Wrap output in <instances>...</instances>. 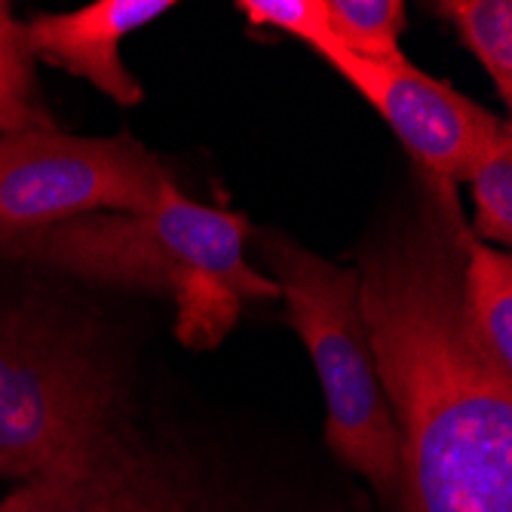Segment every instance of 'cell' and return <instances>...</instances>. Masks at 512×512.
Returning <instances> with one entry per match:
<instances>
[{"label":"cell","instance_id":"cell-11","mask_svg":"<svg viewBox=\"0 0 512 512\" xmlns=\"http://www.w3.org/2000/svg\"><path fill=\"white\" fill-rule=\"evenodd\" d=\"M433 10L454 25L482 62L503 105L512 99V4L509 0H442Z\"/></svg>","mask_w":512,"mask_h":512},{"label":"cell","instance_id":"cell-10","mask_svg":"<svg viewBox=\"0 0 512 512\" xmlns=\"http://www.w3.org/2000/svg\"><path fill=\"white\" fill-rule=\"evenodd\" d=\"M463 181L473 191L470 234L485 246L512 243V132L509 123L491 114L479 129Z\"/></svg>","mask_w":512,"mask_h":512},{"label":"cell","instance_id":"cell-6","mask_svg":"<svg viewBox=\"0 0 512 512\" xmlns=\"http://www.w3.org/2000/svg\"><path fill=\"white\" fill-rule=\"evenodd\" d=\"M319 59L329 62L390 123L417 172L454 184L463 181L473 142L491 111L460 96L445 80L414 68L408 59L371 62L344 50Z\"/></svg>","mask_w":512,"mask_h":512},{"label":"cell","instance_id":"cell-4","mask_svg":"<svg viewBox=\"0 0 512 512\" xmlns=\"http://www.w3.org/2000/svg\"><path fill=\"white\" fill-rule=\"evenodd\" d=\"M258 249L273 270L289 322L325 393V445L384 500L399 494V436L362 316L359 273L264 230Z\"/></svg>","mask_w":512,"mask_h":512},{"label":"cell","instance_id":"cell-1","mask_svg":"<svg viewBox=\"0 0 512 512\" xmlns=\"http://www.w3.org/2000/svg\"><path fill=\"white\" fill-rule=\"evenodd\" d=\"M414 181V200L356 255L399 436V497L405 512H512V371L463 310L470 221L454 181L424 172Z\"/></svg>","mask_w":512,"mask_h":512},{"label":"cell","instance_id":"cell-13","mask_svg":"<svg viewBox=\"0 0 512 512\" xmlns=\"http://www.w3.org/2000/svg\"><path fill=\"white\" fill-rule=\"evenodd\" d=\"M53 126V117L37 102L34 56L28 50L25 25H19L10 4L0 0V135Z\"/></svg>","mask_w":512,"mask_h":512},{"label":"cell","instance_id":"cell-8","mask_svg":"<svg viewBox=\"0 0 512 512\" xmlns=\"http://www.w3.org/2000/svg\"><path fill=\"white\" fill-rule=\"evenodd\" d=\"M0 512H191V506L148 457L114 436L80 467L25 482L0 500Z\"/></svg>","mask_w":512,"mask_h":512},{"label":"cell","instance_id":"cell-12","mask_svg":"<svg viewBox=\"0 0 512 512\" xmlns=\"http://www.w3.org/2000/svg\"><path fill=\"white\" fill-rule=\"evenodd\" d=\"M325 16L338 50L371 62L405 59L399 46L405 31L402 0H325Z\"/></svg>","mask_w":512,"mask_h":512},{"label":"cell","instance_id":"cell-3","mask_svg":"<svg viewBox=\"0 0 512 512\" xmlns=\"http://www.w3.org/2000/svg\"><path fill=\"white\" fill-rule=\"evenodd\" d=\"M120 381L96 341L28 310H0V479L74 470L120 436Z\"/></svg>","mask_w":512,"mask_h":512},{"label":"cell","instance_id":"cell-14","mask_svg":"<svg viewBox=\"0 0 512 512\" xmlns=\"http://www.w3.org/2000/svg\"><path fill=\"white\" fill-rule=\"evenodd\" d=\"M237 10L252 28H273L304 40L316 56L338 50L325 16V0H240Z\"/></svg>","mask_w":512,"mask_h":512},{"label":"cell","instance_id":"cell-2","mask_svg":"<svg viewBox=\"0 0 512 512\" xmlns=\"http://www.w3.org/2000/svg\"><path fill=\"white\" fill-rule=\"evenodd\" d=\"M252 224L240 212L184 197L172 178L148 212H96L43 227L0 249L86 283L172 295L184 344L215 347L246 301H273L279 286L252 267Z\"/></svg>","mask_w":512,"mask_h":512},{"label":"cell","instance_id":"cell-9","mask_svg":"<svg viewBox=\"0 0 512 512\" xmlns=\"http://www.w3.org/2000/svg\"><path fill=\"white\" fill-rule=\"evenodd\" d=\"M463 310L491 359L512 371V258L473 234L463 261Z\"/></svg>","mask_w":512,"mask_h":512},{"label":"cell","instance_id":"cell-5","mask_svg":"<svg viewBox=\"0 0 512 512\" xmlns=\"http://www.w3.org/2000/svg\"><path fill=\"white\" fill-rule=\"evenodd\" d=\"M166 181L132 135L80 138L56 126L0 135V249L68 218L148 212Z\"/></svg>","mask_w":512,"mask_h":512},{"label":"cell","instance_id":"cell-7","mask_svg":"<svg viewBox=\"0 0 512 512\" xmlns=\"http://www.w3.org/2000/svg\"><path fill=\"white\" fill-rule=\"evenodd\" d=\"M175 10L172 0H99L71 13H43L25 25L34 59L83 77L117 105L142 102V83L123 65L120 43Z\"/></svg>","mask_w":512,"mask_h":512}]
</instances>
